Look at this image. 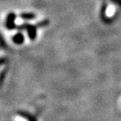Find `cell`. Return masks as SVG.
Instances as JSON below:
<instances>
[{
	"instance_id": "obj_1",
	"label": "cell",
	"mask_w": 121,
	"mask_h": 121,
	"mask_svg": "<svg viewBox=\"0 0 121 121\" xmlns=\"http://www.w3.org/2000/svg\"><path fill=\"white\" fill-rule=\"evenodd\" d=\"M114 12H115V6L110 5V6H108V9H107V12H106V13H107L108 16H111L112 14L114 13Z\"/></svg>"
},
{
	"instance_id": "obj_2",
	"label": "cell",
	"mask_w": 121,
	"mask_h": 121,
	"mask_svg": "<svg viewBox=\"0 0 121 121\" xmlns=\"http://www.w3.org/2000/svg\"><path fill=\"white\" fill-rule=\"evenodd\" d=\"M15 121H26V120L21 117H16L15 118Z\"/></svg>"
},
{
	"instance_id": "obj_3",
	"label": "cell",
	"mask_w": 121,
	"mask_h": 121,
	"mask_svg": "<svg viewBox=\"0 0 121 121\" xmlns=\"http://www.w3.org/2000/svg\"><path fill=\"white\" fill-rule=\"evenodd\" d=\"M4 67V65H3V66H0V73H1V72L3 71Z\"/></svg>"
}]
</instances>
